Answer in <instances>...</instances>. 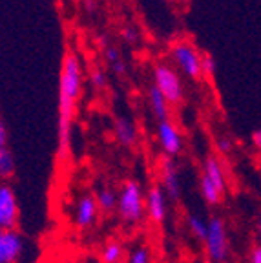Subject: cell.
Wrapping results in <instances>:
<instances>
[{
  "mask_svg": "<svg viewBox=\"0 0 261 263\" xmlns=\"http://www.w3.org/2000/svg\"><path fill=\"white\" fill-rule=\"evenodd\" d=\"M119 214L126 223H139L146 210V197L137 181H126L119 194Z\"/></svg>",
  "mask_w": 261,
  "mask_h": 263,
  "instance_id": "obj_1",
  "label": "cell"
},
{
  "mask_svg": "<svg viewBox=\"0 0 261 263\" xmlns=\"http://www.w3.org/2000/svg\"><path fill=\"white\" fill-rule=\"evenodd\" d=\"M207 254L212 263L225 261L229 254V239H227V229L221 218H212L208 221V234L204 239Z\"/></svg>",
  "mask_w": 261,
  "mask_h": 263,
  "instance_id": "obj_2",
  "label": "cell"
},
{
  "mask_svg": "<svg viewBox=\"0 0 261 263\" xmlns=\"http://www.w3.org/2000/svg\"><path fill=\"white\" fill-rule=\"evenodd\" d=\"M79 93H81V64L77 55L68 51L61 73V97L77 101Z\"/></svg>",
  "mask_w": 261,
  "mask_h": 263,
  "instance_id": "obj_3",
  "label": "cell"
},
{
  "mask_svg": "<svg viewBox=\"0 0 261 263\" xmlns=\"http://www.w3.org/2000/svg\"><path fill=\"white\" fill-rule=\"evenodd\" d=\"M154 81L155 86L159 88L168 103H179L183 97V86H181V81L176 75V71L170 70L168 66H155Z\"/></svg>",
  "mask_w": 261,
  "mask_h": 263,
  "instance_id": "obj_4",
  "label": "cell"
},
{
  "mask_svg": "<svg viewBox=\"0 0 261 263\" xmlns=\"http://www.w3.org/2000/svg\"><path fill=\"white\" fill-rule=\"evenodd\" d=\"M172 57L177 62L181 70L188 75V77H199L203 73V68H201V57L197 55V51L190 44H176L172 49Z\"/></svg>",
  "mask_w": 261,
  "mask_h": 263,
  "instance_id": "obj_5",
  "label": "cell"
},
{
  "mask_svg": "<svg viewBox=\"0 0 261 263\" xmlns=\"http://www.w3.org/2000/svg\"><path fill=\"white\" fill-rule=\"evenodd\" d=\"M18 218V205H16V196L11 186H0V229L11 230L16 225Z\"/></svg>",
  "mask_w": 261,
  "mask_h": 263,
  "instance_id": "obj_6",
  "label": "cell"
},
{
  "mask_svg": "<svg viewBox=\"0 0 261 263\" xmlns=\"http://www.w3.org/2000/svg\"><path fill=\"white\" fill-rule=\"evenodd\" d=\"M24 251V238L15 229L0 232V263H16Z\"/></svg>",
  "mask_w": 261,
  "mask_h": 263,
  "instance_id": "obj_7",
  "label": "cell"
},
{
  "mask_svg": "<svg viewBox=\"0 0 261 263\" xmlns=\"http://www.w3.org/2000/svg\"><path fill=\"white\" fill-rule=\"evenodd\" d=\"M157 137H159L161 148H163L168 156L174 157L181 152L183 141H181V136H179V132H177V128L172 123L163 121V123L157 124Z\"/></svg>",
  "mask_w": 261,
  "mask_h": 263,
  "instance_id": "obj_8",
  "label": "cell"
},
{
  "mask_svg": "<svg viewBox=\"0 0 261 263\" xmlns=\"http://www.w3.org/2000/svg\"><path fill=\"white\" fill-rule=\"evenodd\" d=\"M146 212L152 221L163 223L166 218V194L161 186H152L146 194Z\"/></svg>",
  "mask_w": 261,
  "mask_h": 263,
  "instance_id": "obj_9",
  "label": "cell"
},
{
  "mask_svg": "<svg viewBox=\"0 0 261 263\" xmlns=\"http://www.w3.org/2000/svg\"><path fill=\"white\" fill-rule=\"evenodd\" d=\"M161 174H163V189L166 197L177 201L181 196V183H179V172L177 166L174 164L172 159H166L161 166Z\"/></svg>",
  "mask_w": 261,
  "mask_h": 263,
  "instance_id": "obj_10",
  "label": "cell"
},
{
  "mask_svg": "<svg viewBox=\"0 0 261 263\" xmlns=\"http://www.w3.org/2000/svg\"><path fill=\"white\" fill-rule=\"evenodd\" d=\"M97 199L91 196H84L79 199L77 209H75V223H77L81 229H86L95 223L97 219Z\"/></svg>",
  "mask_w": 261,
  "mask_h": 263,
  "instance_id": "obj_11",
  "label": "cell"
},
{
  "mask_svg": "<svg viewBox=\"0 0 261 263\" xmlns=\"http://www.w3.org/2000/svg\"><path fill=\"white\" fill-rule=\"evenodd\" d=\"M203 176L212 181L214 185H216V189L219 190L221 194H225V190H227V181H225L223 168H221L219 161H217L216 157H207V159H204Z\"/></svg>",
  "mask_w": 261,
  "mask_h": 263,
  "instance_id": "obj_12",
  "label": "cell"
},
{
  "mask_svg": "<svg viewBox=\"0 0 261 263\" xmlns=\"http://www.w3.org/2000/svg\"><path fill=\"white\" fill-rule=\"evenodd\" d=\"M148 101H150V106H152V111H154V115H155V119L159 121V123L166 121V117H168V101H166V97L161 93L159 88H157V86L150 88V91H148Z\"/></svg>",
  "mask_w": 261,
  "mask_h": 263,
  "instance_id": "obj_13",
  "label": "cell"
},
{
  "mask_svg": "<svg viewBox=\"0 0 261 263\" xmlns=\"http://www.w3.org/2000/svg\"><path fill=\"white\" fill-rule=\"evenodd\" d=\"M115 137L121 144L124 146H132L135 143V137H137V130H135L134 123L130 119H124V117H119L115 121Z\"/></svg>",
  "mask_w": 261,
  "mask_h": 263,
  "instance_id": "obj_14",
  "label": "cell"
},
{
  "mask_svg": "<svg viewBox=\"0 0 261 263\" xmlns=\"http://www.w3.org/2000/svg\"><path fill=\"white\" fill-rule=\"evenodd\" d=\"M97 199V205L102 212H111L114 209L119 206V196L111 189H101L95 196Z\"/></svg>",
  "mask_w": 261,
  "mask_h": 263,
  "instance_id": "obj_15",
  "label": "cell"
},
{
  "mask_svg": "<svg viewBox=\"0 0 261 263\" xmlns=\"http://www.w3.org/2000/svg\"><path fill=\"white\" fill-rule=\"evenodd\" d=\"M199 186H201V196H203V199L208 203V205H217V203L221 201L223 194H221L219 190L216 189V185H214V183L208 179V177L201 176Z\"/></svg>",
  "mask_w": 261,
  "mask_h": 263,
  "instance_id": "obj_16",
  "label": "cell"
},
{
  "mask_svg": "<svg viewBox=\"0 0 261 263\" xmlns=\"http://www.w3.org/2000/svg\"><path fill=\"white\" fill-rule=\"evenodd\" d=\"M123 256H124L123 245H121L119 241H110L104 245V249H102L101 258L104 263H121Z\"/></svg>",
  "mask_w": 261,
  "mask_h": 263,
  "instance_id": "obj_17",
  "label": "cell"
},
{
  "mask_svg": "<svg viewBox=\"0 0 261 263\" xmlns=\"http://www.w3.org/2000/svg\"><path fill=\"white\" fill-rule=\"evenodd\" d=\"M15 172V159L8 146H0V176L9 177Z\"/></svg>",
  "mask_w": 261,
  "mask_h": 263,
  "instance_id": "obj_18",
  "label": "cell"
},
{
  "mask_svg": "<svg viewBox=\"0 0 261 263\" xmlns=\"http://www.w3.org/2000/svg\"><path fill=\"white\" fill-rule=\"evenodd\" d=\"M188 230H190L199 241H204L208 234V221H203L199 216L190 214V216H188Z\"/></svg>",
  "mask_w": 261,
  "mask_h": 263,
  "instance_id": "obj_19",
  "label": "cell"
},
{
  "mask_svg": "<svg viewBox=\"0 0 261 263\" xmlns=\"http://www.w3.org/2000/svg\"><path fill=\"white\" fill-rule=\"evenodd\" d=\"M128 263H150V251L146 247H135L128 254Z\"/></svg>",
  "mask_w": 261,
  "mask_h": 263,
  "instance_id": "obj_20",
  "label": "cell"
},
{
  "mask_svg": "<svg viewBox=\"0 0 261 263\" xmlns=\"http://www.w3.org/2000/svg\"><path fill=\"white\" fill-rule=\"evenodd\" d=\"M106 59L110 61V64L114 66V71H117V73H124V62L123 59H121V55H119V51L115 48H108L106 49Z\"/></svg>",
  "mask_w": 261,
  "mask_h": 263,
  "instance_id": "obj_21",
  "label": "cell"
},
{
  "mask_svg": "<svg viewBox=\"0 0 261 263\" xmlns=\"http://www.w3.org/2000/svg\"><path fill=\"white\" fill-rule=\"evenodd\" d=\"M91 82H94L95 88H104L106 86V75L101 70H94L91 71Z\"/></svg>",
  "mask_w": 261,
  "mask_h": 263,
  "instance_id": "obj_22",
  "label": "cell"
},
{
  "mask_svg": "<svg viewBox=\"0 0 261 263\" xmlns=\"http://www.w3.org/2000/svg\"><path fill=\"white\" fill-rule=\"evenodd\" d=\"M201 68H203V73H214L216 71V62H214L212 57H201Z\"/></svg>",
  "mask_w": 261,
  "mask_h": 263,
  "instance_id": "obj_23",
  "label": "cell"
},
{
  "mask_svg": "<svg viewBox=\"0 0 261 263\" xmlns=\"http://www.w3.org/2000/svg\"><path fill=\"white\" fill-rule=\"evenodd\" d=\"M217 148H219L223 154H229L230 150H232V141L230 139H225V137H221L219 141H217Z\"/></svg>",
  "mask_w": 261,
  "mask_h": 263,
  "instance_id": "obj_24",
  "label": "cell"
},
{
  "mask_svg": "<svg viewBox=\"0 0 261 263\" xmlns=\"http://www.w3.org/2000/svg\"><path fill=\"white\" fill-rule=\"evenodd\" d=\"M250 263H261V245L252 249V252H250Z\"/></svg>",
  "mask_w": 261,
  "mask_h": 263,
  "instance_id": "obj_25",
  "label": "cell"
},
{
  "mask_svg": "<svg viewBox=\"0 0 261 263\" xmlns=\"http://www.w3.org/2000/svg\"><path fill=\"white\" fill-rule=\"evenodd\" d=\"M252 141H254V144H256V148H259L261 150V130H257L256 134H254Z\"/></svg>",
  "mask_w": 261,
  "mask_h": 263,
  "instance_id": "obj_26",
  "label": "cell"
},
{
  "mask_svg": "<svg viewBox=\"0 0 261 263\" xmlns=\"http://www.w3.org/2000/svg\"><path fill=\"white\" fill-rule=\"evenodd\" d=\"M124 37L126 39H130L132 42L135 41V37H134V31H132V28H128V29H124Z\"/></svg>",
  "mask_w": 261,
  "mask_h": 263,
  "instance_id": "obj_27",
  "label": "cell"
},
{
  "mask_svg": "<svg viewBox=\"0 0 261 263\" xmlns=\"http://www.w3.org/2000/svg\"><path fill=\"white\" fill-rule=\"evenodd\" d=\"M257 232H259V238H261V219H259V223H257Z\"/></svg>",
  "mask_w": 261,
  "mask_h": 263,
  "instance_id": "obj_28",
  "label": "cell"
},
{
  "mask_svg": "<svg viewBox=\"0 0 261 263\" xmlns=\"http://www.w3.org/2000/svg\"><path fill=\"white\" fill-rule=\"evenodd\" d=\"M221 263H225V261H221Z\"/></svg>",
  "mask_w": 261,
  "mask_h": 263,
  "instance_id": "obj_29",
  "label": "cell"
},
{
  "mask_svg": "<svg viewBox=\"0 0 261 263\" xmlns=\"http://www.w3.org/2000/svg\"><path fill=\"white\" fill-rule=\"evenodd\" d=\"M259 163H261V161H259Z\"/></svg>",
  "mask_w": 261,
  "mask_h": 263,
  "instance_id": "obj_30",
  "label": "cell"
}]
</instances>
